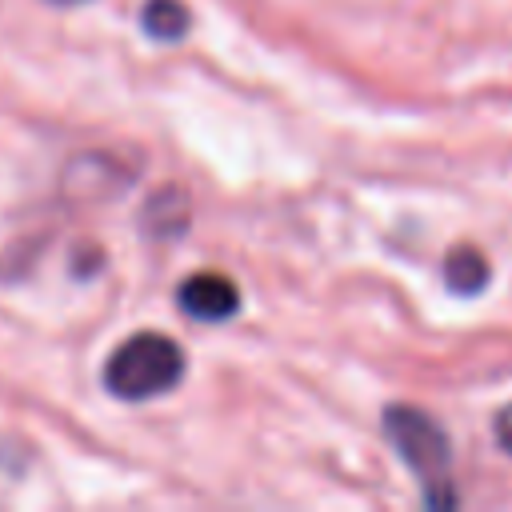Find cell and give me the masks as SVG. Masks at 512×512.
<instances>
[{"instance_id":"obj_7","label":"cell","mask_w":512,"mask_h":512,"mask_svg":"<svg viewBox=\"0 0 512 512\" xmlns=\"http://www.w3.org/2000/svg\"><path fill=\"white\" fill-rule=\"evenodd\" d=\"M52 4H76V0H52Z\"/></svg>"},{"instance_id":"obj_4","label":"cell","mask_w":512,"mask_h":512,"mask_svg":"<svg viewBox=\"0 0 512 512\" xmlns=\"http://www.w3.org/2000/svg\"><path fill=\"white\" fill-rule=\"evenodd\" d=\"M444 284L452 292H468V296L480 292L488 284V260L480 256V248H472V244L452 248L444 260Z\"/></svg>"},{"instance_id":"obj_2","label":"cell","mask_w":512,"mask_h":512,"mask_svg":"<svg viewBox=\"0 0 512 512\" xmlns=\"http://www.w3.org/2000/svg\"><path fill=\"white\" fill-rule=\"evenodd\" d=\"M180 376H184V348L176 340H168L164 332H136L132 340H124L112 352V360L104 368V384L120 400L160 396V392L176 388Z\"/></svg>"},{"instance_id":"obj_6","label":"cell","mask_w":512,"mask_h":512,"mask_svg":"<svg viewBox=\"0 0 512 512\" xmlns=\"http://www.w3.org/2000/svg\"><path fill=\"white\" fill-rule=\"evenodd\" d=\"M496 440L504 452H512V404L500 408V416H496Z\"/></svg>"},{"instance_id":"obj_3","label":"cell","mask_w":512,"mask_h":512,"mask_svg":"<svg viewBox=\"0 0 512 512\" xmlns=\"http://www.w3.org/2000/svg\"><path fill=\"white\" fill-rule=\"evenodd\" d=\"M180 308L196 320H228L240 308V292L220 272H196L180 284Z\"/></svg>"},{"instance_id":"obj_1","label":"cell","mask_w":512,"mask_h":512,"mask_svg":"<svg viewBox=\"0 0 512 512\" xmlns=\"http://www.w3.org/2000/svg\"><path fill=\"white\" fill-rule=\"evenodd\" d=\"M384 432H388L392 448L400 452V460L420 476L424 500H428L432 508L456 504L448 432H444L428 412H420V408H412V404H392V408L384 412Z\"/></svg>"},{"instance_id":"obj_5","label":"cell","mask_w":512,"mask_h":512,"mask_svg":"<svg viewBox=\"0 0 512 512\" xmlns=\"http://www.w3.org/2000/svg\"><path fill=\"white\" fill-rule=\"evenodd\" d=\"M140 20H144L148 36H156V40H180L184 28H188V8L180 0H148V8H144Z\"/></svg>"}]
</instances>
